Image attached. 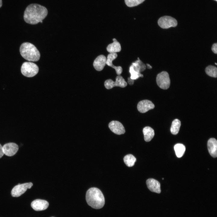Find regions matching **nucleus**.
Instances as JSON below:
<instances>
[{
  "label": "nucleus",
  "instance_id": "f257e3e1",
  "mask_svg": "<svg viewBox=\"0 0 217 217\" xmlns=\"http://www.w3.org/2000/svg\"><path fill=\"white\" fill-rule=\"evenodd\" d=\"M48 13V10L45 7L37 4H31L26 8L24 18L27 23L35 24L42 21Z\"/></svg>",
  "mask_w": 217,
  "mask_h": 217
},
{
  "label": "nucleus",
  "instance_id": "f03ea898",
  "mask_svg": "<svg viewBox=\"0 0 217 217\" xmlns=\"http://www.w3.org/2000/svg\"><path fill=\"white\" fill-rule=\"evenodd\" d=\"M86 201L89 205L95 209H100L104 206L105 200L101 191L96 187H92L86 192Z\"/></svg>",
  "mask_w": 217,
  "mask_h": 217
},
{
  "label": "nucleus",
  "instance_id": "7ed1b4c3",
  "mask_svg": "<svg viewBox=\"0 0 217 217\" xmlns=\"http://www.w3.org/2000/svg\"><path fill=\"white\" fill-rule=\"evenodd\" d=\"M22 56L27 61H38L40 58L39 50L33 44L25 42L23 43L20 48Z\"/></svg>",
  "mask_w": 217,
  "mask_h": 217
},
{
  "label": "nucleus",
  "instance_id": "20e7f679",
  "mask_svg": "<svg viewBox=\"0 0 217 217\" xmlns=\"http://www.w3.org/2000/svg\"><path fill=\"white\" fill-rule=\"evenodd\" d=\"M39 68L35 64L30 62H24L22 65V74L27 77H32L36 75L39 71Z\"/></svg>",
  "mask_w": 217,
  "mask_h": 217
},
{
  "label": "nucleus",
  "instance_id": "39448f33",
  "mask_svg": "<svg viewBox=\"0 0 217 217\" xmlns=\"http://www.w3.org/2000/svg\"><path fill=\"white\" fill-rule=\"evenodd\" d=\"M156 81L158 86L161 89L166 90L169 87L170 80L169 75L165 71H163L157 74Z\"/></svg>",
  "mask_w": 217,
  "mask_h": 217
},
{
  "label": "nucleus",
  "instance_id": "423d86ee",
  "mask_svg": "<svg viewBox=\"0 0 217 217\" xmlns=\"http://www.w3.org/2000/svg\"><path fill=\"white\" fill-rule=\"evenodd\" d=\"M159 25L163 29L175 27L178 24L176 19L171 16H165L160 17L158 20Z\"/></svg>",
  "mask_w": 217,
  "mask_h": 217
},
{
  "label": "nucleus",
  "instance_id": "0eeeda50",
  "mask_svg": "<svg viewBox=\"0 0 217 217\" xmlns=\"http://www.w3.org/2000/svg\"><path fill=\"white\" fill-rule=\"evenodd\" d=\"M127 85V83L120 75H118L116 77L115 82L112 79H109L106 80L104 83L105 86L107 89H112L115 86L124 88L126 87Z\"/></svg>",
  "mask_w": 217,
  "mask_h": 217
},
{
  "label": "nucleus",
  "instance_id": "6e6552de",
  "mask_svg": "<svg viewBox=\"0 0 217 217\" xmlns=\"http://www.w3.org/2000/svg\"><path fill=\"white\" fill-rule=\"evenodd\" d=\"M33 184L31 182L23 184H19L14 186L12 190L11 194L12 197H17L24 193L27 189H30Z\"/></svg>",
  "mask_w": 217,
  "mask_h": 217
},
{
  "label": "nucleus",
  "instance_id": "1a4fd4ad",
  "mask_svg": "<svg viewBox=\"0 0 217 217\" xmlns=\"http://www.w3.org/2000/svg\"><path fill=\"white\" fill-rule=\"evenodd\" d=\"M4 154L8 156H12L14 155L18 149V146L14 143H6L2 146Z\"/></svg>",
  "mask_w": 217,
  "mask_h": 217
},
{
  "label": "nucleus",
  "instance_id": "9d476101",
  "mask_svg": "<svg viewBox=\"0 0 217 217\" xmlns=\"http://www.w3.org/2000/svg\"><path fill=\"white\" fill-rule=\"evenodd\" d=\"M108 127L110 130L115 134L120 135L125 132V130L122 124L120 122L113 121L108 124Z\"/></svg>",
  "mask_w": 217,
  "mask_h": 217
},
{
  "label": "nucleus",
  "instance_id": "9b49d317",
  "mask_svg": "<svg viewBox=\"0 0 217 217\" xmlns=\"http://www.w3.org/2000/svg\"><path fill=\"white\" fill-rule=\"evenodd\" d=\"M155 105L153 102L148 100H144L140 101L137 105L138 111L142 113H144L149 110L153 109Z\"/></svg>",
  "mask_w": 217,
  "mask_h": 217
},
{
  "label": "nucleus",
  "instance_id": "f8f14e48",
  "mask_svg": "<svg viewBox=\"0 0 217 217\" xmlns=\"http://www.w3.org/2000/svg\"><path fill=\"white\" fill-rule=\"evenodd\" d=\"M31 205V207L35 210L40 211L47 209L49 203L46 200L38 199L32 201Z\"/></svg>",
  "mask_w": 217,
  "mask_h": 217
},
{
  "label": "nucleus",
  "instance_id": "ddd939ff",
  "mask_svg": "<svg viewBox=\"0 0 217 217\" xmlns=\"http://www.w3.org/2000/svg\"><path fill=\"white\" fill-rule=\"evenodd\" d=\"M117 54L116 53H110L108 54L106 58V64L115 69L117 74L118 75H120L122 71V67L120 66H115L112 63L113 61L117 58Z\"/></svg>",
  "mask_w": 217,
  "mask_h": 217
},
{
  "label": "nucleus",
  "instance_id": "4468645a",
  "mask_svg": "<svg viewBox=\"0 0 217 217\" xmlns=\"http://www.w3.org/2000/svg\"><path fill=\"white\" fill-rule=\"evenodd\" d=\"M146 184L148 188L151 191L158 193H161L160 184L157 180L149 178L146 180Z\"/></svg>",
  "mask_w": 217,
  "mask_h": 217
},
{
  "label": "nucleus",
  "instance_id": "2eb2a0df",
  "mask_svg": "<svg viewBox=\"0 0 217 217\" xmlns=\"http://www.w3.org/2000/svg\"><path fill=\"white\" fill-rule=\"evenodd\" d=\"M106 58L103 55L98 56L94 60L93 66L95 69L98 71L102 70L106 64Z\"/></svg>",
  "mask_w": 217,
  "mask_h": 217
},
{
  "label": "nucleus",
  "instance_id": "dca6fc26",
  "mask_svg": "<svg viewBox=\"0 0 217 217\" xmlns=\"http://www.w3.org/2000/svg\"><path fill=\"white\" fill-rule=\"evenodd\" d=\"M207 147L209 152L211 156L213 158L217 156V141L214 138H211L207 142Z\"/></svg>",
  "mask_w": 217,
  "mask_h": 217
},
{
  "label": "nucleus",
  "instance_id": "f3484780",
  "mask_svg": "<svg viewBox=\"0 0 217 217\" xmlns=\"http://www.w3.org/2000/svg\"><path fill=\"white\" fill-rule=\"evenodd\" d=\"M113 42L109 44L106 48L107 50L110 53H116L120 52L121 47L120 43L115 38L113 39Z\"/></svg>",
  "mask_w": 217,
  "mask_h": 217
},
{
  "label": "nucleus",
  "instance_id": "a211bd4d",
  "mask_svg": "<svg viewBox=\"0 0 217 217\" xmlns=\"http://www.w3.org/2000/svg\"><path fill=\"white\" fill-rule=\"evenodd\" d=\"M143 131L144 136V139L146 142L150 141L154 136V131L150 127L147 126L144 127L143 129Z\"/></svg>",
  "mask_w": 217,
  "mask_h": 217
},
{
  "label": "nucleus",
  "instance_id": "6ab92c4d",
  "mask_svg": "<svg viewBox=\"0 0 217 217\" xmlns=\"http://www.w3.org/2000/svg\"><path fill=\"white\" fill-rule=\"evenodd\" d=\"M134 69L136 71L140 73L144 71L146 69V66L138 58V59L132 63Z\"/></svg>",
  "mask_w": 217,
  "mask_h": 217
},
{
  "label": "nucleus",
  "instance_id": "aec40b11",
  "mask_svg": "<svg viewBox=\"0 0 217 217\" xmlns=\"http://www.w3.org/2000/svg\"><path fill=\"white\" fill-rule=\"evenodd\" d=\"M174 149L177 156L178 158H181L184 155L186 149L183 144L178 143L174 146Z\"/></svg>",
  "mask_w": 217,
  "mask_h": 217
},
{
  "label": "nucleus",
  "instance_id": "412c9836",
  "mask_svg": "<svg viewBox=\"0 0 217 217\" xmlns=\"http://www.w3.org/2000/svg\"><path fill=\"white\" fill-rule=\"evenodd\" d=\"M181 125V121L179 120L176 119L173 120L170 128L171 133L174 135L177 134L179 132Z\"/></svg>",
  "mask_w": 217,
  "mask_h": 217
},
{
  "label": "nucleus",
  "instance_id": "4be33fe9",
  "mask_svg": "<svg viewBox=\"0 0 217 217\" xmlns=\"http://www.w3.org/2000/svg\"><path fill=\"white\" fill-rule=\"evenodd\" d=\"M123 160L126 165L129 167L134 166L136 161L135 157L131 154L125 156Z\"/></svg>",
  "mask_w": 217,
  "mask_h": 217
},
{
  "label": "nucleus",
  "instance_id": "5701e85b",
  "mask_svg": "<svg viewBox=\"0 0 217 217\" xmlns=\"http://www.w3.org/2000/svg\"><path fill=\"white\" fill-rule=\"evenodd\" d=\"M206 73L209 76L216 78L217 77V68L216 67L210 65L205 69Z\"/></svg>",
  "mask_w": 217,
  "mask_h": 217
},
{
  "label": "nucleus",
  "instance_id": "b1692460",
  "mask_svg": "<svg viewBox=\"0 0 217 217\" xmlns=\"http://www.w3.org/2000/svg\"><path fill=\"white\" fill-rule=\"evenodd\" d=\"M129 72L131 76L130 77V78L133 80H136L140 77H143V75L140 73H139L135 71L134 69V67L133 65H131L129 68Z\"/></svg>",
  "mask_w": 217,
  "mask_h": 217
},
{
  "label": "nucleus",
  "instance_id": "393cba45",
  "mask_svg": "<svg viewBox=\"0 0 217 217\" xmlns=\"http://www.w3.org/2000/svg\"><path fill=\"white\" fill-rule=\"evenodd\" d=\"M145 0H125L126 5L129 7H133L138 5Z\"/></svg>",
  "mask_w": 217,
  "mask_h": 217
},
{
  "label": "nucleus",
  "instance_id": "a878e982",
  "mask_svg": "<svg viewBox=\"0 0 217 217\" xmlns=\"http://www.w3.org/2000/svg\"><path fill=\"white\" fill-rule=\"evenodd\" d=\"M212 50L214 53L216 54L217 53V43H216L213 44L212 47Z\"/></svg>",
  "mask_w": 217,
  "mask_h": 217
},
{
  "label": "nucleus",
  "instance_id": "bb28decb",
  "mask_svg": "<svg viewBox=\"0 0 217 217\" xmlns=\"http://www.w3.org/2000/svg\"><path fill=\"white\" fill-rule=\"evenodd\" d=\"M4 154V153L3 152L2 146L0 144V158L3 156Z\"/></svg>",
  "mask_w": 217,
  "mask_h": 217
},
{
  "label": "nucleus",
  "instance_id": "cd10ccee",
  "mask_svg": "<svg viewBox=\"0 0 217 217\" xmlns=\"http://www.w3.org/2000/svg\"><path fill=\"white\" fill-rule=\"evenodd\" d=\"M134 82V80L131 79L130 77L128 78V83L130 85H132L133 84Z\"/></svg>",
  "mask_w": 217,
  "mask_h": 217
},
{
  "label": "nucleus",
  "instance_id": "c85d7f7f",
  "mask_svg": "<svg viewBox=\"0 0 217 217\" xmlns=\"http://www.w3.org/2000/svg\"><path fill=\"white\" fill-rule=\"evenodd\" d=\"M146 66L147 67V68L149 69H151L152 68V67L149 64H146Z\"/></svg>",
  "mask_w": 217,
  "mask_h": 217
},
{
  "label": "nucleus",
  "instance_id": "c756f323",
  "mask_svg": "<svg viewBox=\"0 0 217 217\" xmlns=\"http://www.w3.org/2000/svg\"><path fill=\"white\" fill-rule=\"evenodd\" d=\"M2 0H0V8L2 6Z\"/></svg>",
  "mask_w": 217,
  "mask_h": 217
},
{
  "label": "nucleus",
  "instance_id": "7c9ffc66",
  "mask_svg": "<svg viewBox=\"0 0 217 217\" xmlns=\"http://www.w3.org/2000/svg\"><path fill=\"white\" fill-rule=\"evenodd\" d=\"M215 64L216 65H217V63H215Z\"/></svg>",
  "mask_w": 217,
  "mask_h": 217
},
{
  "label": "nucleus",
  "instance_id": "2f4dec72",
  "mask_svg": "<svg viewBox=\"0 0 217 217\" xmlns=\"http://www.w3.org/2000/svg\"><path fill=\"white\" fill-rule=\"evenodd\" d=\"M215 0V1H217V0Z\"/></svg>",
  "mask_w": 217,
  "mask_h": 217
},
{
  "label": "nucleus",
  "instance_id": "473e14b6",
  "mask_svg": "<svg viewBox=\"0 0 217 217\" xmlns=\"http://www.w3.org/2000/svg\"><path fill=\"white\" fill-rule=\"evenodd\" d=\"M162 180H163V179H164V178H162Z\"/></svg>",
  "mask_w": 217,
  "mask_h": 217
}]
</instances>
